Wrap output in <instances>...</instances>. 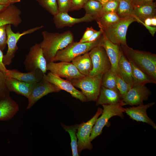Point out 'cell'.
Here are the masks:
<instances>
[{
	"label": "cell",
	"instance_id": "1",
	"mask_svg": "<svg viewBox=\"0 0 156 156\" xmlns=\"http://www.w3.org/2000/svg\"><path fill=\"white\" fill-rule=\"evenodd\" d=\"M42 35L43 39L39 44L47 63L53 62L58 51L74 41V35L69 30L62 33L44 31L42 32Z\"/></svg>",
	"mask_w": 156,
	"mask_h": 156
},
{
	"label": "cell",
	"instance_id": "2",
	"mask_svg": "<svg viewBox=\"0 0 156 156\" xmlns=\"http://www.w3.org/2000/svg\"><path fill=\"white\" fill-rule=\"evenodd\" d=\"M128 60L156 81V54L133 49L127 45H120Z\"/></svg>",
	"mask_w": 156,
	"mask_h": 156
},
{
	"label": "cell",
	"instance_id": "3",
	"mask_svg": "<svg viewBox=\"0 0 156 156\" xmlns=\"http://www.w3.org/2000/svg\"><path fill=\"white\" fill-rule=\"evenodd\" d=\"M102 38L103 34L98 39L93 42H80L73 41L63 49L58 51L53 62H70L76 57L89 52L95 47L101 46Z\"/></svg>",
	"mask_w": 156,
	"mask_h": 156
},
{
	"label": "cell",
	"instance_id": "4",
	"mask_svg": "<svg viewBox=\"0 0 156 156\" xmlns=\"http://www.w3.org/2000/svg\"><path fill=\"white\" fill-rule=\"evenodd\" d=\"M103 74L72 79L69 81L75 88H79L86 97L87 101H96L99 94Z\"/></svg>",
	"mask_w": 156,
	"mask_h": 156
},
{
	"label": "cell",
	"instance_id": "5",
	"mask_svg": "<svg viewBox=\"0 0 156 156\" xmlns=\"http://www.w3.org/2000/svg\"><path fill=\"white\" fill-rule=\"evenodd\" d=\"M126 105L122 101L117 103L102 105L103 109L101 115L98 118L92 129L90 135L91 142L101 133L103 128L107 125L111 118L117 116L123 118L125 108L123 106Z\"/></svg>",
	"mask_w": 156,
	"mask_h": 156
},
{
	"label": "cell",
	"instance_id": "6",
	"mask_svg": "<svg viewBox=\"0 0 156 156\" xmlns=\"http://www.w3.org/2000/svg\"><path fill=\"white\" fill-rule=\"evenodd\" d=\"M137 21L133 16L120 18L116 22L103 30V33L111 42L119 45H127L126 36L129 26Z\"/></svg>",
	"mask_w": 156,
	"mask_h": 156
},
{
	"label": "cell",
	"instance_id": "7",
	"mask_svg": "<svg viewBox=\"0 0 156 156\" xmlns=\"http://www.w3.org/2000/svg\"><path fill=\"white\" fill-rule=\"evenodd\" d=\"M44 26L41 25L34 27L22 33L19 32L14 33L12 30L11 25H6L8 49L6 54L3 55V62L4 65H9L12 62V60L15 56L16 52L18 48L17 44L20 38L23 36L31 34L43 28Z\"/></svg>",
	"mask_w": 156,
	"mask_h": 156
},
{
	"label": "cell",
	"instance_id": "8",
	"mask_svg": "<svg viewBox=\"0 0 156 156\" xmlns=\"http://www.w3.org/2000/svg\"><path fill=\"white\" fill-rule=\"evenodd\" d=\"M103 109L98 108L94 115L86 122H83L79 125L76 133L77 150L78 153L85 149L90 150L93 146L91 143L90 135L93 127L98 118L101 114Z\"/></svg>",
	"mask_w": 156,
	"mask_h": 156
},
{
	"label": "cell",
	"instance_id": "9",
	"mask_svg": "<svg viewBox=\"0 0 156 156\" xmlns=\"http://www.w3.org/2000/svg\"><path fill=\"white\" fill-rule=\"evenodd\" d=\"M93 68L89 75L93 76L104 73L111 68L109 59L104 47L99 46L89 52Z\"/></svg>",
	"mask_w": 156,
	"mask_h": 156
},
{
	"label": "cell",
	"instance_id": "10",
	"mask_svg": "<svg viewBox=\"0 0 156 156\" xmlns=\"http://www.w3.org/2000/svg\"><path fill=\"white\" fill-rule=\"evenodd\" d=\"M47 63L39 43H36L30 48L24 62L26 70L28 72L37 69L45 74Z\"/></svg>",
	"mask_w": 156,
	"mask_h": 156
},
{
	"label": "cell",
	"instance_id": "11",
	"mask_svg": "<svg viewBox=\"0 0 156 156\" xmlns=\"http://www.w3.org/2000/svg\"><path fill=\"white\" fill-rule=\"evenodd\" d=\"M61 90L57 86L48 81L44 78L34 84L28 97L27 109H29L41 98L48 94L58 92Z\"/></svg>",
	"mask_w": 156,
	"mask_h": 156
},
{
	"label": "cell",
	"instance_id": "12",
	"mask_svg": "<svg viewBox=\"0 0 156 156\" xmlns=\"http://www.w3.org/2000/svg\"><path fill=\"white\" fill-rule=\"evenodd\" d=\"M47 70L68 80L80 78L85 76L81 74L71 62H51L47 63Z\"/></svg>",
	"mask_w": 156,
	"mask_h": 156
},
{
	"label": "cell",
	"instance_id": "13",
	"mask_svg": "<svg viewBox=\"0 0 156 156\" xmlns=\"http://www.w3.org/2000/svg\"><path fill=\"white\" fill-rule=\"evenodd\" d=\"M44 78L57 86L60 89L69 93L72 96L82 102L87 101L86 97L82 92L76 88L70 81L64 79L57 75L50 72L44 75Z\"/></svg>",
	"mask_w": 156,
	"mask_h": 156
},
{
	"label": "cell",
	"instance_id": "14",
	"mask_svg": "<svg viewBox=\"0 0 156 156\" xmlns=\"http://www.w3.org/2000/svg\"><path fill=\"white\" fill-rule=\"evenodd\" d=\"M151 94L150 90L144 84L134 86L122 98L126 105H138L143 104Z\"/></svg>",
	"mask_w": 156,
	"mask_h": 156
},
{
	"label": "cell",
	"instance_id": "15",
	"mask_svg": "<svg viewBox=\"0 0 156 156\" xmlns=\"http://www.w3.org/2000/svg\"><path fill=\"white\" fill-rule=\"evenodd\" d=\"M101 46L105 49L109 59L111 69L118 75V64L122 52L120 45L112 43L103 32Z\"/></svg>",
	"mask_w": 156,
	"mask_h": 156
},
{
	"label": "cell",
	"instance_id": "16",
	"mask_svg": "<svg viewBox=\"0 0 156 156\" xmlns=\"http://www.w3.org/2000/svg\"><path fill=\"white\" fill-rule=\"evenodd\" d=\"M20 9L13 4L8 5L0 12V27L8 24L17 27L22 22Z\"/></svg>",
	"mask_w": 156,
	"mask_h": 156
},
{
	"label": "cell",
	"instance_id": "17",
	"mask_svg": "<svg viewBox=\"0 0 156 156\" xmlns=\"http://www.w3.org/2000/svg\"><path fill=\"white\" fill-rule=\"evenodd\" d=\"M155 104V102L149 103L125 108V112L133 120L146 123L151 126L155 129L156 125L154 122L148 116L146 110Z\"/></svg>",
	"mask_w": 156,
	"mask_h": 156
},
{
	"label": "cell",
	"instance_id": "18",
	"mask_svg": "<svg viewBox=\"0 0 156 156\" xmlns=\"http://www.w3.org/2000/svg\"><path fill=\"white\" fill-rule=\"evenodd\" d=\"M53 19L55 27L58 29L71 27L77 23L95 20L92 16L86 14L81 18H77L70 16L67 13H58L53 16Z\"/></svg>",
	"mask_w": 156,
	"mask_h": 156
},
{
	"label": "cell",
	"instance_id": "19",
	"mask_svg": "<svg viewBox=\"0 0 156 156\" xmlns=\"http://www.w3.org/2000/svg\"><path fill=\"white\" fill-rule=\"evenodd\" d=\"M45 74L39 69L27 73L21 72L16 69H7L6 76L29 83H35L43 79Z\"/></svg>",
	"mask_w": 156,
	"mask_h": 156
},
{
	"label": "cell",
	"instance_id": "20",
	"mask_svg": "<svg viewBox=\"0 0 156 156\" xmlns=\"http://www.w3.org/2000/svg\"><path fill=\"white\" fill-rule=\"evenodd\" d=\"M19 110L18 104L8 95L0 100V121L12 119Z\"/></svg>",
	"mask_w": 156,
	"mask_h": 156
},
{
	"label": "cell",
	"instance_id": "21",
	"mask_svg": "<svg viewBox=\"0 0 156 156\" xmlns=\"http://www.w3.org/2000/svg\"><path fill=\"white\" fill-rule=\"evenodd\" d=\"M123 101L119 91L113 90L102 86L99 94L96 101V105H109Z\"/></svg>",
	"mask_w": 156,
	"mask_h": 156
},
{
	"label": "cell",
	"instance_id": "22",
	"mask_svg": "<svg viewBox=\"0 0 156 156\" xmlns=\"http://www.w3.org/2000/svg\"><path fill=\"white\" fill-rule=\"evenodd\" d=\"M34 83H29L6 77V84L10 92H14L28 98Z\"/></svg>",
	"mask_w": 156,
	"mask_h": 156
},
{
	"label": "cell",
	"instance_id": "23",
	"mask_svg": "<svg viewBox=\"0 0 156 156\" xmlns=\"http://www.w3.org/2000/svg\"><path fill=\"white\" fill-rule=\"evenodd\" d=\"M133 13L137 21L143 22L148 18L156 16V3L153 1L149 3L133 5Z\"/></svg>",
	"mask_w": 156,
	"mask_h": 156
},
{
	"label": "cell",
	"instance_id": "24",
	"mask_svg": "<svg viewBox=\"0 0 156 156\" xmlns=\"http://www.w3.org/2000/svg\"><path fill=\"white\" fill-rule=\"evenodd\" d=\"M118 75L132 87L133 86L131 64L122 51L118 64Z\"/></svg>",
	"mask_w": 156,
	"mask_h": 156
},
{
	"label": "cell",
	"instance_id": "25",
	"mask_svg": "<svg viewBox=\"0 0 156 156\" xmlns=\"http://www.w3.org/2000/svg\"><path fill=\"white\" fill-rule=\"evenodd\" d=\"M71 62L81 74L85 76L89 75L93 68L89 52L76 57Z\"/></svg>",
	"mask_w": 156,
	"mask_h": 156
},
{
	"label": "cell",
	"instance_id": "26",
	"mask_svg": "<svg viewBox=\"0 0 156 156\" xmlns=\"http://www.w3.org/2000/svg\"><path fill=\"white\" fill-rule=\"evenodd\" d=\"M131 67L133 84L135 86L148 83H156V81L132 62H129Z\"/></svg>",
	"mask_w": 156,
	"mask_h": 156
},
{
	"label": "cell",
	"instance_id": "27",
	"mask_svg": "<svg viewBox=\"0 0 156 156\" xmlns=\"http://www.w3.org/2000/svg\"><path fill=\"white\" fill-rule=\"evenodd\" d=\"M83 8L85 10L86 14L92 16L96 21L100 18L103 13V5L99 1L88 0Z\"/></svg>",
	"mask_w": 156,
	"mask_h": 156
},
{
	"label": "cell",
	"instance_id": "28",
	"mask_svg": "<svg viewBox=\"0 0 156 156\" xmlns=\"http://www.w3.org/2000/svg\"><path fill=\"white\" fill-rule=\"evenodd\" d=\"M116 13L120 18L130 16H133L135 18L133 5L131 0H119L118 6Z\"/></svg>",
	"mask_w": 156,
	"mask_h": 156
},
{
	"label": "cell",
	"instance_id": "29",
	"mask_svg": "<svg viewBox=\"0 0 156 156\" xmlns=\"http://www.w3.org/2000/svg\"><path fill=\"white\" fill-rule=\"evenodd\" d=\"M120 18L116 12H107L103 13L96 21L100 29L103 30L118 21Z\"/></svg>",
	"mask_w": 156,
	"mask_h": 156
},
{
	"label": "cell",
	"instance_id": "30",
	"mask_svg": "<svg viewBox=\"0 0 156 156\" xmlns=\"http://www.w3.org/2000/svg\"><path fill=\"white\" fill-rule=\"evenodd\" d=\"M62 126L64 130L68 132L70 135L71 138L70 145L72 155L79 156V155L77 150V138L76 135L79 125L68 126L62 124Z\"/></svg>",
	"mask_w": 156,
	"mask_h": 156
},
{
	"label": "cell",
	"instance_id": "31",
	"mask_svg": "<svg viewBox=\"0 0 156 156\" xmlns=\"http://www.w3.org/2000/svg\"><path fill=\"white\" fill-rule=\"evenodd\" d=\"M117 75L111 69L104 73L102 77L101 86L109 89L118 90L116 87Z\"/></svg>",
	"mask_w": 156,
	"mask_h": 156
},
{
	"label": "cell",
	"instance_id": "32",
	"mask_svg": "<svg viewBox=\"0 0 156 156\" xmlns=\"http://www.w3.org/2000/svg\"><path fill=\"white\" fill-rule=\"evenodd\" d=\"M43 8L53 16L58 13L57 0H36Z\"/></svg>",
	"mask_w": 156,
	"mask_h": 156
},
{
	"label": "cell",
	"instance_id": "33",
	"mask_svg": "<svg viewBox=\"0 0 156 156\" xmlns=\"http://www.w3.org/2000/svg\"><path fill=\"white\" fill-rule=\"evenodd\" d=\"M116 87L122 99L132 87L118 75L116 77Z\"/></svg>",
	"mask_w": 156,
	"mask_h": 156
},
{
	"label": "cell",
	"instance_id": "34",
	"mask_svg": "<svg viewBox=\"0 0 156 156\" xmlns=\"http://www.w3.org/2000/svg\"><path fill=\"white\" fill-rule=\"evenodd\" d=\"M6 75L0 71V100L10 95V92L6 84Z\"/></svg>",
	"mask_w": 156,
	"mask_h": 156
},
{
	"label": "cell",
	"instance_id": "35",
	"mask_svg": "<svg viewBox=\"0 0 156 156\" xmlns=\"http://www.w3.org/2000/svg\"><path fill=\"white\" fill-rule=\"evenodd\" d=\"M119 3L118 0H110L103 5V13L116 12Z\"/></svg>",
	"mask_w": 156,
	"mask_h": 156
},
{
	"label": "cell",
	"instance_id": "36",
	"mask_svg": "<svg viewBox=\"0 0 156 156\" xmlns=\"http://www.w3.org/2000/svg\"><path fill=\"white\" fill-rule=\"evenodd\" d=\"M58 13H67L71 11V0H57Z\"/></svg>",
	"mask_w": 156,
	"mask_h": 156
},
{
	"label": "cell",
	"instance_id": "37",
	"mask_svg": "<svg viewBox=\"0 0 156 156\" xmlns=\"http://www.w3.org/2000/svg\"><path fill=\"white\" fill-rule=\"evenodd\" d=\"M7 37L6 25L0 27V49L3 51L7 44Z\"/></svg>",
	"mask_w": 156,
	"mask_h": 156
},
{
	"label": "cell",
	"instance_id": "38",
	"mask_svg": "<svg viewBox=\"0 0 156 156\" xmlns=\"http://www.w3.org/2000/svg\"><path fill=\"white\" fill-rule=\"evenodd\" d=\"M88 0H71L72 7L71 11L77 10L83 8Z\"/></svg>",
	"mask_w": 156,
	"mask_h": 156
},
{
	"label": "cell",
	"instance_id": "39",
	"mask_svg": "<svg viewBox=\"0 0 156 156\" xmlns=\"http://www.w3.org/2000/svg\"><path fill=\"white\" fill-rule=\"evenodd\" d=\"M97 31L93 29L92 27H87L82 37L79 41L81 42L83 41L90 37L93 34Z\"/></svg>",
	"mask_w": 156,
	"mask_h": 156
},
{
	"label": "cell",
	"instance_id": "40",
	"mask_svg": "<svg viewBox=\"0 0 156 156\" xmlns=\"http://www.w3.org/2000/svg\"><path fill=\"white\" fill-rule=\"evenodd\" d=\"M103 31L100 29L93 34L90 37L84 40L81 42H91L96 40L99 38L103 33Z\"/></svg>",
	"mask_w": 156,
	"mask_h": 156
},
{
	"label": "cell",
	"instance_id": "41",
	"mask_svg": "<svg viewBox=\"0 0 156 156\" xmlns=\"http://www.w3.org/2000/svg\"><path fill=\"white\" fill-rule=\"evenodd\" d=\"M3 56L2 51L0 49V71L6 75L7 69L3 62Z\"/></svg>",
	"mask_w": 156,
	"mask_h": 156
},
{
	"label": "cell",
	"instance_id": "42",
	"mask_svg": "<svg viewBox=\"0 0 156 156\" xmlns=\"http://www.w3.org/2000/svg\"><path fill=\"white\" fill-rule=\"evenodd\" d=\"M140 23L142 24L148 30L152 36H154L156 31V27H152L150 26L147 25L142 21H141Z\"/></svg>",
	"mask_w": 156,
	"mask_h": 156
},
{
	"label": "cell",
	"instance_id": "43",
	"mask_svg": "<svg viewBox=\"0 0 156 156\" xmlns=\"http://www.w3.org/2000/svg\"><path fill=\"white\" fill-rule=\"evenodd\" d=\"M154 0H138L133 5H138L152 2Z\"/></svg>",
	"mask_w": 156,
	"mask_h": 156
},
{
	"label": "cell",
	"instance_id": "44",
	"mask_svg": "<svg viewBox=\"0 0 156 156\" xmlns=\"http://www.w3.org/2000/svg\"><path fill=\"white\" fill-rule=\"evenodd\" d=\"M151 25L156 26V16L151 18Z\"/></svg>",
	"mask_w": 156,
	"mask_h": 156
},
{
	"label": "cell",
	"instance_id": "45",
	"mask_svg": "<svg viewBox=\"0 0 156 156\" xmlns=\"http://www.w3.org/2000/svg\"><path fill=\"white\" fill-rule=\"evenodd\" d=\"M144 23L148 26L151 25V18H146L144 21Z\"/></svg>",
	"mask_w": 156,
	"mask_h": 156
},
{
	"label": "cell",
	"instance_id": "46",
	"mask_svg": "<svg viewBox=\"0 0 156 156\" xmlns=\"http://www.w3.org/2000/svg\"><path fill=\"white\" fill-rule=\"evenodd\" d=\"M10 4L8 0H0V5H8Z\"/></svg>",
	"mask_w": 156,
	"mask_h": 156
},
{
	"label": "cell",
	"instance_id": "47",
	"mask_svg": "<svg viewBox=\"0 0 156 156\" xmlns=\"http://www.w3.org/2000/svg\"><path fill=\"white\" fill-rule=\"evenodd\" d=\"M8 1L11 3L13 4L15 3L20 2L21 0H8Z\"/></svg>",
	"mask_w": 156,
	"mask_h": 156
},
{
	"label": "cell",
	"instance_id": "48",
	"mask_svg": "<svg viewBox=\"0 0 156 156\" xmlns=\"http://www.w3.org/2000/svg\"><path fill=\"white\" fill-rule=\"evenodd\" d=\"M8 5H0V12L5 8Z\"/></svg>",
	"mask_w": 156,
	"mask_h": 156
},
{
	"label": "cell",
	"instance_id": "49",
	"mask_svg": "<svg viewBox=\"0 0 156 156\" xmlns=\"http://www.w3.org/2000/svg\"><path fill=\"white\" fill-rule=\"evenodd\" d=\"M109 0H100V2L103 5Z\"/></svg>",
	"mask_w": 156,
	"mask_h": 156
},
{
	"label": "cell",
	"instance_id": "50",
	"mask_svg": "<svg viewBox=\"0 0 156 156\" xmlns=\"http://www.w3.org/2000/svg\"><path fill=\"white\" fill-rule=\"evenodd\" d=\"M138 0H131V2L133 5Z\"/></svg>",
	"mask_w": 156,
	"mask_h": 156
},
{
	"label": "cell",
	"instance_id": "51",
	"mask_svg": "<svg viewBox=\"0 0 156 156\" xmlns=\"http://www.w3.org/2000/svg\"><path fill=\"white\" fill-rule=\"evenodd\" d=\"M93 0V1H98L100 2V0Z\"/></svg>",
	"mask_w": 156,
	"mask_h": 156
},
{
	"label": "cell",
	"instance_id": "52",
	"mask_svg": "<svg viewBox=\"0 0 156 156\" xmlns=\"http://www.w3.org/2000/svg\"></svg>",
	"mask_w": 156,
	"mask_h": 156
}]
</instances>
